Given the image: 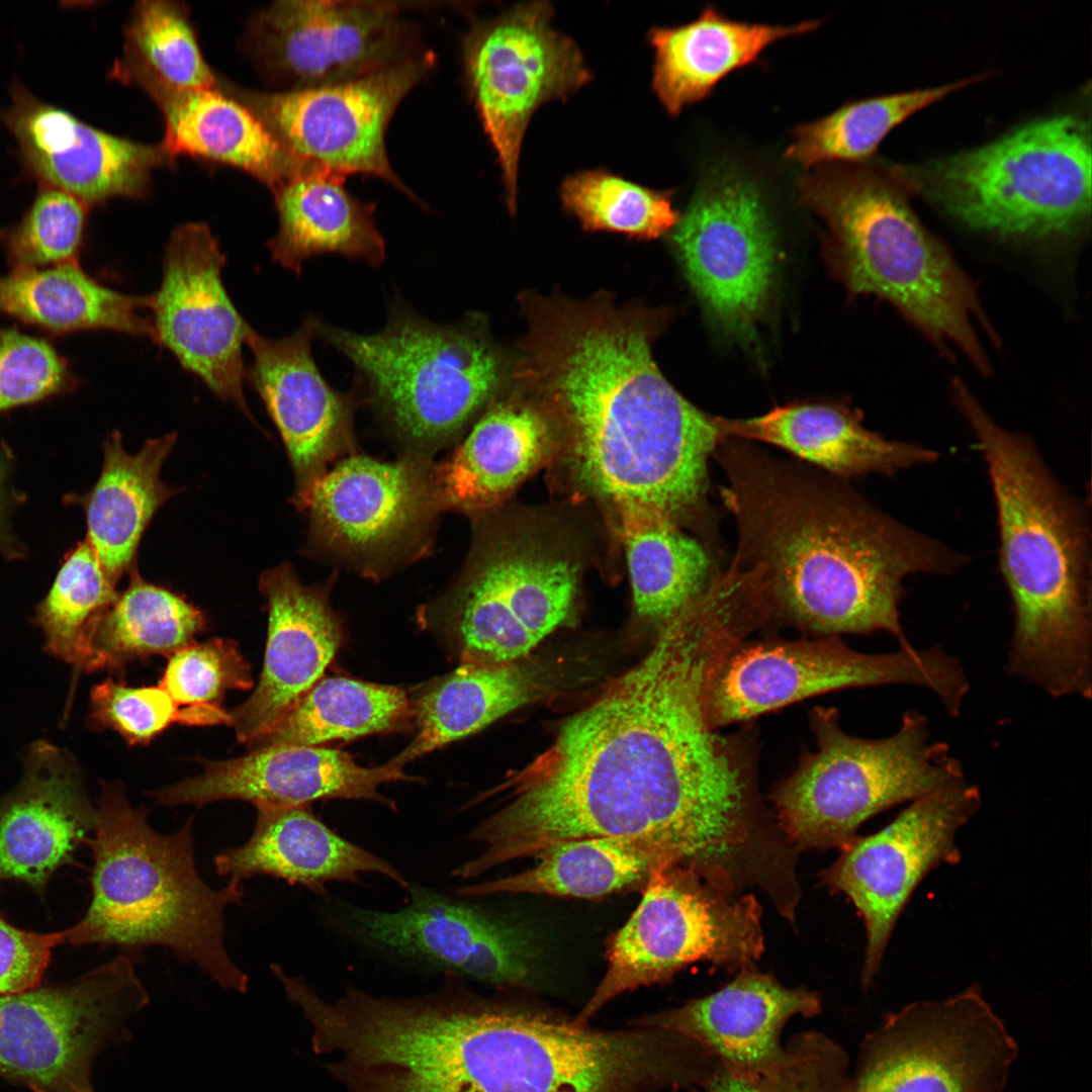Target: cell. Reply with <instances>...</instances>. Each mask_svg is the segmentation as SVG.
I'll use <instances>...</instances> for the list:
<instances>
[{"mask_svg": "<svg viewBox=\"0 0 1092 1092\" xmlns=\"http://www.w3.org/2000/svg\"><path fill=\"white\" fill-rule=\"evenodd\" d=\"M151 304L152 296L107 288L76 262L0 276V311L53 333L111 330L155 342L153 321L138 312Z\"/></svg>", "mask_w": 1092, "mask_h": 1092, "instance_id": "37", "label": "cell"}, {"mask_svg": "<svg viewBox=\"0 0 1092 1092\" xmlns=\"http://www.w3.org/2000/svg\"><path fill=\"white\" fill-rule=\"evenodd\" d=\"M881 685L925 688L951 716L959 715L970 688L961 662L938 646L872 654L838 636L743 641L713 676L708 719L715 730L830 691Z\"/></svg>", "mask_w": 1092, "mask_h": 1092, "instance_id": "12", "label": "cell"}, {"mask_svg": "<svg viewBox=\"0 0 1092 1092\" xmlns=\"http://www.w3.org/2000/svg\"><path fill=\"white\" fill-rule=\"evenodd\" d=\"M224 262L206 224L190 222L173 232L165 248L161 286L151 295L155 343L170 350L216 395L248 414L242 347L253 329L225 291Z\"/></svg>", "mask_w": 1092, "mask_h": 1092, "instance_id": "20", "label": "cell"}, {"mask_svg": "<svg viewBox=\"0 0 1092 1092\" xmlns=\"http://www.w3.org/2000/svg\"><path fill=\"white\" fill-rule=\"evenodd\" d=\"M148 810L127 801L120 783H103L93 835L92 898L63 944L117 946L129 958L150 946L171 949L224 989L247 993L248 976L223 941L224 911L241 904L244 884L215 890L195 863L193 818L176 832H157Z\"/></svg>", "mask_w": 1092, "mask_h": 1092, "instance_id": "5", "label": "cell"}, {"mask_svg": "<svg viewBox=\"0 0 1092 1092\" xmlns=\"http://www.w3.org/2000/svg\"><path fill=\"white\" fill-rule=\"evenodd\" d=\"M714 454L738 544L726 571L769 621L822 636L884 631L911 646L900 620L904 580L947 575L968 557L876 508L846 480L722 439Z\"/></svg>", "mask_w": 1092, "mask_h": 1092, "instance_id": "3", "label": "cell"}, {"mask_svg": "<svg viewBox=\"0 0 1092 1092\" xmlns=\"http://www.w3.org/2000/svg\"><path fill=\"white\" fill-rule=\"evenodd\" d=\"M74 384L66 361L48 342L0 328V413L67 392Z\"/></svg>", "mask_w": 1092, "mask_h": 1092, "instance_id": "48", "label": "cell"}, {"mask_svg": "<svg viewBox=\"0 0 1092 1092\" xmlns=\"http://www.w3.org/2000/svg\"><path fill=\"white\" fill-rule=\"evenodd\" d=\"M150 1002L131 958L119 954L71 983L0 996V1075L42 1092L90 1083L97 1054L130 1040Z\"/></svg>", "mask_w": 1092, "mask_h": 1092, "instance_id": "14", "label": "cell"}, {"mask_svg": "<svg viewBox=\"0 0 1092 1092\" xmlns=\"http://www.w3.org/2000/svg\"><path fill=\"white\" fill-rule=\"evenodd\" d=\"M478 516L467 561L433 615L461 664H512L568 618L584 558L550 520L492 510Z\"/></svg>", "mask_w": 1092, "mask_h": 1092, "instance_id": "7", "label": "cell"}, {"mask_svg": "<svg viewBox=\"0 0 1092 1092\" xmlns=\"http://www.w3.org/2000/svg\"><path fill=\"white\" fill-rule=\"evenodd\" d=\"M732 647L697 619L662 626L639 663L499 788L504 806L469 834L484 845L469 872L609 836L656 845L726 893L765 886L783 862L784 836L735 745L708 719L711 681Z\"/></svg>", "mask_w": 1092, "mask_h": 1092, "instance_id": "1", "label": "cell"}, {"mask_svg": "<svg viewBox=\"0 0 1092 1092\" xmlns=\"http://www.w3.org/2000/svg\"><path fill=\"white\" fill-rule=\"evenodd\" d=\"M552 17L547 1L523 3L474 24L463 43L470 93L496 154L511 212L531 117L543 103L567 99L590 79L581 52L552 27Z\"/></svg>", "mask_w": 1092, "mask_h": 1092, "instance_id": "15", "label": "cell"}, {"mask_svg": "<svg viewBox=\"0 0 1092 1092\" xmlns=\"http://www.w3.org/2000/svg\"><path fill=\"white\" fill-rule=\"evenodd\" d=\"M761 917L750 892L725 893L685 867L655 870L640 903L609 939L605 975L573 1021L587 1025L618 996L665 983L697 962L730 972L755 968L764 951Z\"/></svg>", "mask_w": 1092, "mask_h": 1092, "instance_id": "11", "label": "cell"}, {"mask_svg": "<svg viewBox=\"0 0 1092 1092\" xmlns=\"http://www.w3.org/2000/svg\"><path fill=\"white\" fill-rule=\"evenodd\" d=\"M819 20L770 25L732 20L714 7L673 27H653L652 88L671 115L705 98L729 73L754 62L771 43L815 30Z\"/></svg>", "mask_w": 1092, "mask_h": 1092, "instance_id": "33", "label": "cell"}, {"mask_svg": "<svg viewBox=\"0 0 1092 1092\" xmlns=\"http://www.w3.org/2000/svg\"><path fill=\"white\" fill-rule=\"evenodd\" d=\"M296 506L318 545L364 571L422 551L443 510L434 465L414 453L393 462L347 457Z\"/></svg>", "mask_w": 1092, "mask_h": 1092, "instance_id": "18", "label": "cell"}, {"mask_svg": "<svg viewBox=\"0 0 1092 1092\" xmlns=\"http://www.w3.org/2000/svg\"><path fill=\"white\" fill-rule=\"evenodd\" d=\"M534 857L538 862L528 870L463 886L456 893L460 897L532 894L593 899L644 886L655 870L675 866L656 845L609 836L559 842Z\"/></svg>", "mask_w": 1092, "mask_h": 1092, "instance_id": "36", "label": "cell"}, {"mask_svg": "<svg viewBox=\"0 0 1092 1092\" xmlns=\"http://www.w3.org/2000/svg\"><path fill=\"white\" fill-rule=\"evenodd\" d=\"M345 177L310 171L275 192L279 231L268 243L272 258L295 275L312 256L335 253L379 267L385 244L374 220V203L358 200Z\"/></svg>", "mask_w": 1092, "mask_h": 1092, "instance_id": "34", "label": "cell"}, {"mask_svg": "<svg viewBox=\"0 0 1092 1092\" xmlns=\"http://www.w3.org/2000/svg\"><path fill=\"white\" fill-rule=\"evenodd\" d=\"M269 626L263 669L251 697L231 714L239 741L267 735L321 678L343 632L327 594L305 586L288 564L260 576Z\"/></svg>", "mask_w": 1092, "mask_h": 1092, "instance_id": "26", "label": "cell"}, {"mask_svg": "<svg viewBox=\"0 0 1092 1092\" xmlns=\"http://www.w3.org/2000/svg\"><path fill=\"white\" fill-rule=\"evenodd\" d=\"M143 81L166 117L162 147L169 156L189 154L237 166L274 192L308 169L249 109L208 89L171 86L145 67Z\"/></svg>", "mask_w": 1092, "mask_h": 1092, "instance_id": "32", "label": "cell"}, {"mask_svg": "<svg viewBox=\"0 0 1092 1092\" xmlns=\"http://www.w3.org/2000/svg\"><path fill=\"white\" fill-rule=\"evenodd\" d=\"M784 1060L785 1053L777 1066L754 1076L738 1075L720 1065L702 1092H782L785 1079Z\"/></svg>", "mask_w": 1092, "mask_h": 1092, "instance_id": "51", "label": "cell"}, {"mask_svg": "<svg viewBox=\"0 0 1092 1092\" xmlns=\"http://www.w3.org/2000/svg\"><path fill=\"white\" fill-rule=\"evenodd\" d=\"M821 1011L817 992L787 987L751 968L718 991L650 1015L641 1024L681 1035L707 1050L722 1068L754 1076L782 1060V1033L791 1019Z\"/></svg>", "mask_w": 1092, "mask_h": 1092, "instance_id": "28", "label": "cell"}, {"mask_svg": "<svg viewBox=\"0 0 1092 1092\" xmlns=\"http://www.w3.org/2000/svg\"><path fill=\"white\" fill-rule=\"evenodd\" d=\"M30 1089L32 1090V1092H42V1091H40V1090H38L37 1088H34V1087H31ZM72 1092H94V1090H93V1088L91 1086V1083H87V1084H83V1085L75 1087Z\"/></svg>", "mask_w": 1092, "mask_h": 1092, "instance_id": "53", "label": "cell"}, {"mask_svg": "<svg viewBox=\"0 0 1092 1092\" xmlns=\"http://www.w3.org/2000/svg\"><path fill=\"white\" fill-rule=\"evenodd\" d=\"M477 324L441 326L397 308L375 334L316 318L315 335L350 360L378 411L425 456L457 437L500 388L503 359Z\"/></svg>", "mask_w": 1092, "mask_h": 1092, "instance_id": "10", "label": "cell"}, {"mask_svg": "<svg viewBox=\"0 0 1092 1092\" xmlns=\"http://www.w3.org/2000/svg\"><path fill=\"white\" fill-rule=\"evenodd\" d=\"M559 449L557 425L536 399L494 401L455 452L434 465L443 510L495 509Z\"/></svg>", "mask_w": 1092, "mask_h": 1092, "instance_id": "29", "label": "cell"}, {"mask_svg": "<svg viewBox=\"0 0 1092 1092\" xmlns=\"http://www.w3.org/2000/svg\"><path fill=\"white\" fill-rule=\"evenodd\" d=\"M316 318L273 340L251 331L254 361L249 378L286 447L296 479L297 505L352 445L353 402L324 378L311 354Z\"/></svg>", "mask_w": 1092, "mask_h": 1092, "instance_id": "25", "label": "cell"}, {"mask_svg": "<svg viewBox=\"0 0 1092 1092\" xmlns=\"http://www.w3.org/2000/svg\"><path fill=\"white\" fill-rule=\"evenodd\" d=\"M685 274L730 336L750 340L775 285L777 244L756 185L728 170L709 177L672 229Z\"/></svg>", "mask_w": 1092, "mask_h": 1092, "instance_id": "16", "label": "cell"}, {"mask_svg": "<svg viewBox=\"0 0 1092 1092\" xmlns=\"http://www.w3.org/2000/svg\"><path fill=\"white\" fill-rule=\"evenodd\" d=\"M201 774L152 794L158 804L200 808L221 800L258 807L307 806L325 799L369 800L395 808L378 788L412 781L401 766L357 764L347 753L318 746L274 745L229 760H203Z\"/></svg>", "mask_w": 1092, "mask_h": 1092, "instance_id": "23", "label": "cell"}, {"mask_svg": "<svg viewBox=\"0 0 1092 1092\" xmlns=\"http://www.w3.org/2000/svg\"><path fill=\"white\" fill-rule=\"evenodd\" d=\"M817 750L771 794L774 818L802 849H842L872 816L965 780L947 744L932 740L927 718L904 713L900 728L881 739L844 732L832 708H814Z\"/></svg>", "mask_w": 1092, "mask_h": 1092, "instance_id": "8", "label": "cell"}, {"mask_svg": "<svg viewBox=\"0 0 1092 1092\" xmlns=\"http://www.w3.org/2000/svg\"><path fill=\"white\" fill-rule=\"evenodd\" d=\"M95 812L71 754L34 742L22 779L0 799V881H19L41 894L90 838Z\"/></svg>", "mask_w": 1092, "mask_h": 1092, "instance_id": "27", "label": "cell"}, {"mask_svg": "<svg viewBox=\"0 0 1092 1092\" xmlns=\"http://www.w3.org/2000/svg\"><path fill=\"white\" fill-rule=\"evenodd\" d=\"M13 463L9 447L0 445V550L9 558L23 555V548L11 532L10 525L11 512L18 502L10 484Z\"/></svg>", "mask_w": 1092, "mask_h": 1092, "instance_id": "52", "label": "cell"}, {"mask_svg": "<svg viewBox=\"0 0 1092 1092\" xmlns=\"http://www.w3.org/2000/svg\"><path fill=\"white\" fill-rule=\"evenodd\" d=\"M529 307L519 377L557 425L558 455L580 494L615 511L653 510L680 527L702 518L721 438L715 417L659 370L654 323L607 298Z\"/></svg>", "mask_w": 1092, "mask_h": 1092, "instance_id": "2", "label": "cell"}, {"mask_svg": "<svg viewBox=\"0 0 1092 1092\" xmlns=\"http://www.w3.org/2000/svg\"><path fill=\"white\" fill-rule=\"evenodd\" d=\"M800 199L825 220L829 261L850 292L888 300L941 349L952 343L990 371L973 318L989 324L971 280L893 179L821 166L802 179Z\"/></svg>", "mask_w": 1092, "mask_h": 1092, "instance_id": "6", "label": "cell"}, {"mask_svg": "<svg viewBox=\"0 0 1092 1092\" xmlns=\"http://www.w3.org/2000/svg\"><path fill=\"white\" fill-rule=\"evenodd\" d=\"M980 804L978 787L966 780L937 790L913 801L880 831L856 836L821 874L822 882L845 894L863 919L864 989L874 982L897 919L917 885L933 869L960 860L957 833Z\"/></svg>", "mask_w": 1092, "mask_h": 1092, "instance_id": "17", "label": "cell"}, {"mask_svg": "<svg viewBox=\"0 0 1092 1092\" xmlns=\"http://www.w3.org/2000/svg\"><path fill=\"white\" fill-rule=\"evenodd\" d=\"M0 119L13 134L25 170L40 186L65 191L87 205L141 194L152 168L169 156L163 147L136 144L87 124L18 82Z\"/></svg>", "mask_w": 1092, "mask_h": 1092, "instance_id": "24", "label": "cell"}, {"mask_svg": "<svg viewBox=\"0 0 1092 1092\" xmlns=\"http://www.w3.org/2000/svg\"><path fill=\"white\" fill-rule=\"evenodd\" d=\"M204 625L199 609L132 570L128 586L96 625L84 670L115 669L133 659L171 655L191 643Z\"/></svg>", "mask_w": 1092, "mask_h": 1092, "instance_id": "40", "label": "cell"}, {"mask_svg": "<svg viewBox=\"0 0 1092 1092\" xmlns=\"http://www.w3.org/2000/svg\"><path fill=\"white\" fill-rule=\"evenodd\" d=\"M180 708L194 709L205 725L229 724L220 706L226 692L253 687L250 664L237 643L212 639L189 643L172 653L159 684Z\"/></svg>", "mask_w": 1092, "mask_h": 1092, "instance_id": "45", "label": "cell"}, {"mask_svg": "<svg viewBox=\"0 0 1092 1092\" xmlns=\"http://www.w3.org/2000/svg\"><path fill=\"white\" fill-rule=\"evenodd\" d=\"M411 712L406 694L395 687L345 677L317 681L252 750L274 745L316 746L399 727Z\"/></svg>", "mask_w": 1092, "mask_h": 1092, "instance_id": "41", "label": "cell"}, {"mask_svg": "<svg viewBox=\"0 0 1092 1092\" xmlns=\"http://www.w3.org/2000/svg\"><path fill=\"white\" fill-rule=\"evenodd\" d=\"M396 911L348 906L343 922L363 943L446 973L485 983L526 987L534 980L535 952L514 926L485 911L413 885Z\"/></svg>", "mask_w": 1092, "mask_h": 1092, "instance_id": "22", "label": "cell"}, {"mask_svg": "<svg viewBox=\"0 0 1092 1092\" xmlns=\"http://www.w3.org/2000/svg\"><path fill=\"white\" fill-rule=\"evenodd\" d=\"M87 204L49 186H40L22 218L3 234L9 263L14 270L39 269L76 262Z\"/></svg>", "mask_w": 1092, "mask_h": 1092, "instance_id": "46", "label": "cell"}, {"mask_svg": "<svg viewBox=\"0 0 1092 1092\" xmlns=\"http://www.w3.org/2000/svg\"><path fill=\"white\" fill-rule=\"evenodd\" d=\"M400 10L387 1H278L256 31L269 65L297 89L329 86L415 55V32Z\"/></svg>", "mask_w": 1092, "mask_h": 1092, "instance_id": "21", "label": "cell"}, {"mask_svg": "<svg viewBox=\"0 0 1092 1092\" xmlns=\"http://www.w3.org/2000/svg\"><path fill=\"white\" fill-rule=\"evenodd\" d=\"M616 513L634 608L641 618L663 626L700 597L715 575L709 552L656 511L625 508Z\"/></svg>", "mask_w": 1092, "mask_h": 1092, "instance_id": "38", "label": "cell"}, {"mask_svg": "<svg viewBox=\"0 0 1092 1092\" xmlns=\"http://www.w3.org/2000/svg\"><path fill=\"white\" fill-rule=\"evenodd\" d=\"M1018 1045L979 987L884 1015L839 1092H1003Z\"/></svg>", "mask_w": 1092, "mask_h": 1092, "instance_id": "13", "label": "cell"}, {"mask_svg": "<svg viewBox=\"0 0 1092 1092\" xmlns=\"http://www.w3.org/2000/svg\"><path fill=\"white\" fill-rule=\"evenodd\" d=\"M908 177L972 229L1033 240L1073 235L1091 210L1089 124L1072 113L1034 120Z\"/></svg>", "mask_w": 1092, "mask_h": 1092, "instance_id": "9", "label": "cell"}, {"mask_svg": "<svg viewBox=\"0 0 1092 1092\" xmlns=\"http://www.w3.org/2000/svg\"><path fill=\"white\" fill-rule=\"evenodd\" d=\"M980 78L846 104L823 118L800 124L785 157L806 167L867 159L907 117Z\"/></svg>", "mask_w": 1092, "mask_h": 1092, "instance_id": "42", "label": "cell"}, {"mask_svg": "<svg viewBox=\"0 0 1092 1092\" xmlns=\"http://www.w3.org/2000/svg\"><path fill=\"white\" fill-rule=\"evenodd\" d=\"M175 434L151 439L128 454L118 432L104 444L102 471L93 488L78 497L87 521V542L108 578L116 584L129 569L144 531L156 511L174 493L160 479Z\"/></svg>", "mask_w": 1092, "mask_h": 1092, "instance_id": "35", "label": "cell"}, {"mask_svg": "<svg viewBox=\"0 0 1092 1092\" xmlns=\"http://www.w3.org/2000/svg\"><path fill=\"white\" fill-rule=\"evenodd\" d=\"M63 931L40 933L18 928L0 911V996L38 986Z\"/></svg>", "mask_w": 1092, "mask_h": 1092, "instance_id": "50", "label": "cell"}, {"mask_svg": "<svg viewBox=\"0 0 1092 1092\" xmlns=\"http://www.w3.org/2000/svg\"><path fill=\"white\" fill-rule=\"evenodd\" d=\"M564 207L588 231H611L638 239H657L672 230L680 213L670 194L605 170L581 171L561 185Z\"/></svg>", "mask_w": 1092, "mask_h": 1092, "instance_id": "44", "label": "cell"}, {"mask_svg": "<svg viewBox=\"0 0 1092 1092\" xmlns=\"http://www.w3.org/2000/svg\"><path fill=\"white\" fill-rule=\"evenodd\" d=\"M128 34L146 61L144 67L163 82L185 89L214 85L193 30L176 5L167 1L139 3Z\"/></svg>", "mask_w": 1092, "mask_h": 1092, "instance_id": "47", "label": "cell"}, {"mask_svg": "<svg viewBox=\"0 0 1092 1092\" xmlns=\"http://www.w3.org/2000/svg\"><path fill=\"white\" fill-rule=\"evenodd\" d=\"M434 63L431 53H418L356 80L253 99L261 120L306 168L375 176L415 198L390 165L385 134L400 101Z\"/></svg>", "mask_w": 1092, "mask_h": 1092, "instance_id": "19", "label": "cell"}, {"mask_svg": "<svg viewBox=\"0 0 1092 1092\" xmlns=\"http://www.w3.org/2000/svg\"><path fill=\"white\" fill-rule=\"evenodd\" d=\"M115 585L87 541L72 549L35 610L44 651L84 670L96 625L118 596Z\"/></svg>", "mask_w": 1092, "mask_h": 1092, "instance_id": "43", "label": "cell"}, {"mask_svg": "<svg viewBox=\"0 0 1092 1092\" xmlns=\"http://www.w3.org/2000/svg\"><path fill=\"white\" fill-rule=\"evenodd\" d=\"M715 420L721 440L775 445L844 480L872 473L893 476L938 458L931 448L870 431L857 412L840 404L790 403L750 419Z\"/></svg>", "mask_w": 1092, "mask_h": 1092, "instance_id": "30", "label": "cell"}, {"mask_svg": "<svg viewBox=\"0 0 1092 1092\" xmlns=\"http://www.w3.org/2000/svg\"><path fill=\"white\" fill-rule=\"evenodd\" d=\"M957 406L984 457L995 498L999 567L1014 614L1007 672L1052 697L1092 695L1090 524L1033 441L997 425L965 384Z\"/></svg>", "mask_w": 1092, "mask_h": 1092, "instance_id": "4", "label": "cell"}, {"mask_svg": "<svg viewBox=\"0 0 1092 1092\" xmlns=\"http://www.w3.org/2000/svg\"><path fill=\"white\" fill-rule=\"evenodd\" d=\"M543 691L537 672L517 663L461 664L420 699L416 707L417 734L390 762L402 767L534 702Z\"/></svg>", "mask_w": 1092, "mask_h": 1092, "instance_id": "39", "label": "cell"}, {"mask_svg": "<svg viewBox=\"0 0 1092 1092\" xmlns=\"http://www.w3.org/2000/svg\"><path fill=\"white\" fill-rule=\"evenodd\" d=\"M174 722L184 724L183 709L160 686L132 688L108 678L90 692V727L112 729L131 745L148 743Z\"/></svg>", "mask_w": 1092, "mask_h": 1092, "instance_id": "49", "label": "cell"}, {"mask_svg": "<svg viewBox=\"0 0 1092 1092\" xmlns=\"http://www.w3.org/2000/svg\"><path fill=\"white\" fill-rule=\"evenodd\" d=\"M213 862L217 875L230 881L244 884L264 875L322 894L327 884L357 883L362 873L411 886L391 863L336 833L307 806L258 807L249 840L222 850Z\"/></svg>", "mask_w": 1092, "mask_h": 1092, "instance_id": "31", "label": "cell"}]
</instances>
